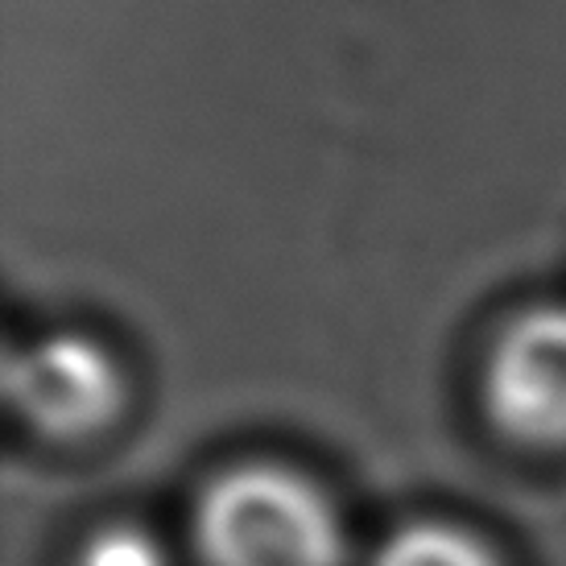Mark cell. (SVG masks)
Wrapping results in <instances>:
<instances>
[{"mask_svg": "<svg viewBox=\"0 0 566 566\" xmlns=\"http://www.w3.org/2000/svg\"><path fill=\"white\" fill-rule=\"evenodd\" d=\"M195 551L203 566H347V525L311 475L249 459L203 488Z\"/></svg>", "mask_w": 566, "mask_h": 566, "instance_id": "6da1fadb", "label": "cell"}, {"mask_svg": "<svg viewBox=\"0 0 566 566\" xmlns=\"http://www.w3.org/2000/svg\"><path fill=\"white\" fill-rule=\"evenodd\" d=\"M4 397L42 439L83 442L125 413L128 377L99 339L50 331L4 360Z\"/></svg>", "mask_w": 566, "mask_h": 566, "instance_id": "7a4b0ae2", "label": "cell"}, {"mask_svg": "<svg viewBox=\"0 0 566 566\" xmlns=\"http://www.w3.org/2000/svg\"><path fill=\"white\" fill-rule=\"evenodd\" d=\"M480 394L504 439L530 451L566 447V306H534L501 331Z\"/></svg>", "mask_w": 566, "mask_h": 566, "instance_id": "3957f363", "label": "cell"}, {"mask_svg": "<svg viewBox=\"0 0 566 566\" xmlns=\"http://www.w3.org/2000/svg\"><path fill=\"white\" fill-rule=\"evenodd\" d=\"M373 566H504L484 537L455 521H409L385 537Z\"/></svg>", "mask_w": 566, "mask_h": 566, "instance_id": "277c9868", "label": "cell"}, {"mask_svg": "<svg viewBox=\"0 0 566 566\" xmlns=\"http://www.w3.org/2000/svg\"><path fill=\"white\" fill-rule=\"evenodd\" d=\"M75 566H170V554L137 521H112L87 534Z\"/></svg>", "mask_w": 566, "mask_h": 566, "instance_id": "5b68a950", "label": "cell"}]
</instances>
